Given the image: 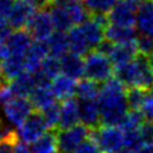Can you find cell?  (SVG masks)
I'll list each match as a JSON object with an SVG mask.
<instances>
[{
	"instance_id": "6da1fadb",
	"label": "cell",
	"mask_w": 153,
	"mask_h": 153,
	"mask_svg": "<svg viewBox=\"0 0 153 153\" xmlns=\"http://www.w3.org/2000/svg\"><path fill=\"white\" fill-rule=\"evenodd\" d=\"M126 87L116 78H110L101 85L97 98L101 123L106 126H119L129 112Z\"/></svg>"
},
{
	"instance_id": "7a4b0ae2",
	"label": "cell",
	"mask_w": 153,
	"mask_h": 153,
	"mask_svg": "<svg viewBox=\"0 0 153 153\" xmlns=\"http://www.w3.org/2000/svg\"><path fill=\"white\" fill-rule=\"evenodd\" d=\"M85 71L84 76L97 83H105L110 78H112L114 74V64L108 56L101 54L98 51H91L88 55H85L84 59Z\"/></svg>"
},
{
	"instance_id": "3957f363",
	"label": "cell",
	"mask_w": 153,
	"mask_h": 153,
	"mask_svg": "<svg viewBox=\"0 0 153 153\" xmlns=\"http://www.w3.org/2000/svg\"><path fill=\"white\" fill-rule=\"evenodd\" d=\"M92 139L102 153H119L125 149V135L119 126L101 125L92 131Z\"/></svg>"
},
{
	"instance_id": "277c9868",
	"label": "cell",
	"mask_w": 153,
	"mask_h": 153,
	"mask_svg": "<svg viewBox=\"0 0 153 153\" xmlns=\"http://www.w3.org/2000/svg\"><path fill=\"white\" fill-rule=\"evenodd\" d=\"M92 129L87 128L83 124L66 130H57V147L60 152L74 153L85 140L92 138Z\"/></svg>"
},
{
	"instance_id": "5b68a950",
	"label": "cell",
	"mask_w": 153,
	"mask_h": 153,
	"mask_svg": "<svg viewBox=\"0 0 153 153\" xmlns=\"http://www.w3.org/2000/svg\"><path fill=\"white\" fill-rule=\"evenodd\" d=\"M47 124L41 111H33L27 120L18 128V137L23 144H33L47 133Z\"/></svg>"
},
{
	"instance_id": "8992f818",
	"label": "cell",
	"mask_w": 153,
	"mask_h": 153,
	"mask_svg": "<svg viewBox=\"0 0 153 153\" xmlns=\"http://www.w3.org/2000/svg\"><path fill=\"white\" fill-rule=\"evenodd\" d=\"M33 105L27 97H14L12 101L3 106L4 116L14 126H21L27 120V117L35 111Z\"/></svg>"
},
{
	"instance_id": "52a82bcc",
	"label": "cell",
	"mask_w": 153,
	"mask_h": 153,
	"mask_svg": "<svg viewBox=\"0 0 153 153\" xmlns=\"http://www.w3.org/2000/svg\"><path fill=\"white\" fill-rule=\"evenodd\" d=\"M55 26L52 21L50 10L42 9L35 13L32 17L30 25L27 26V31L31 33V36L35 38V41H44L46 42L54 35Z\"/></svg>"
},
{
	"instance_id": "ba28073f",
	"label": "cell",
	"mask_w": 153,
	"mask_h": 153,
	"mask_svg": "<svg viewBox=\"0 0 153 153\" xmlns=\"http://www.w3.org/2000/svg\"><path fill=\"white\" fill-rule=\"evenodd\" d=\"M35 13H36L35 5H32V4L27 1L18 0V1H16V5H14L10 16L7 19L8 25L14 31L26 30L27 26L30 25L32 17L35 16Z\"/></svg>"
},
{
	"instance_id": "9c48e42d",
	"label": "cell",
	"mask_w": 153,
	"mask_h": 153,
	"mask_svg": "<svg viewBox=\"0 0 153 153\" xmlns=\"http://www.w3.org/2000/svg\"><path fill=\"white\" fill-rule=\"evenodd\" d=\"M50 51L47 42L35 41L26 55V71L35 74L41 69L44 61L49 57Z\"/></svg>"
},
{
	"instance_id": "30bf717a",
	"label": "cell",
	"mask_w": 153,
	"mask_h": 153,
	"mask_svg": "<svg viewBox=\"0 0 153 153\" xmlns=\"http://www.w3.org/2000/svg\"><path fill=\"white\" fill-rule=\"evenodd\" d=\"M80 121V111H79V102L74 98L66 100L61 103V114L57 130H66V129L74 128L79 125Z\"/></svg>"
},
{
	"instance_id": "8fae6325",
	"label": "cell",
	"mask_w": 153,
	"mask_h": 153,
	"mask_svg": "<svg viewBox=\"0 0 153 153\" xmlns=\"http://www.w3.org/2000/svg\"><path fill=\"white\" fill-rule=\"evenodd\" d=\"M31 33L26 30H19V31H13L10 35L8 36L7 42L10 50V55L16 56H26L28 50L31 49L33 44Z\"/></svg>"
},
{
	"instance_id": "7c38bea8",
	"label": "cell",
	"mask_w": 153,
	"mask_h": 153,
	"mask_svg": "<svg viewBox=\"0 0 153 153\" xmlns=\"http://www.w3.org/2000/svg\"><path fill=\"white\" fill-rule=\"evenodd\" d=\"M138 54H139V49H138L137 41L129 42V44H117L114 45V49L111 54L108 55V59L111 60V63L116 68V66L131 63Z\"/></svg>"
},
{
	"instance_id": "4fadbf2b",
	"label": "cell",
	"mask_w": 153,
	"mask_h": 153,
	"mask_svg": "<svg viewBox=\"0 0 153 153\" xmlns=\"http://www.w3.org/2000/svg\"><path fill=\"white\" fill-rule=\"evenodd\" d=\"M61 63V73L64 75L69 76L73 80H80L84 75L85 71V64L84 59L79 55H75L73 52H69L60 60Z\"/></svg>"
},
{
	"instance_id": "5bb4252c",
	"label": "cell",
	"mask_w": 153,
	"mask_h": 153,
	"mask_svg": "<svg viewBox=\"0 0 153 153\" xmlns=\"http://www.w3.org/2000/svg\"><path fill=\"white\" fill-rule=\"evenodd\" d=\"M79 111H80V121L87 128L94 130V129H97L102 125L100 106L96 100H92V101H80Z\"/></svg>"
},
{
	"instance_id": "9a60e30c",
	"label": "cell",
	"mask_w": 153,
	"mask_h": 153,
	"mask_svg": "<svg viewBox=\"0 0 153 153\" xmlns=\"http://www.w3.org/2000/svg\"><path fill=\"white\" fill-rule=\"evenodd\" d=\"M79 27H80V30H82L84 37L87 38L92 51H94L105 40H106V37H105V30H106V28H105L102 25H100V23L92 17H89L84 23L79 25Z\"/></svg>"
},
{
	"instance_id": "2e32d148",
	"label": "cell",
	"mask_w": 153,
	"mask_h": 153,
	"mask_svg": "<svg viewBox=\"0 0 153 153\" xmlns=\"http://www.w3.org/2000/svg\"><path fill=\"white\" fill-rule=\"evenodd\" d=\"M105 37L106 40L112 44H129V42H135L138 40V33L134 27H123L108 25L105 30Z\"/></svg>"
},
{
	"instance_id": "e0dca14e",
	"label": "cell",
	"mask_w": 153,
	"mask_h": 153,
	"mask_svg": "<svg viewBox=\"0 0 153 153\" xmlns=\"http://www.w3.org/2000/svg\"><path fill=\"white\" fill-rule=\"evenodd\" d=\"M51 89L52 93L55 94L56 100L66 101V100L73 98L74 94H76V82L70 79L69 76L60 74L52 80Z\"/></svg>"
},
{
	"instance_id": "ac0fdd59",
	"label": "cell",
	"mask_w": 153,
	"mask_h": 153,
	"mask_svg": "<svg viewBox=\"0 0 153 153\" xmlns=\"http://www.w3.org/2000/svg\"><path fill=\"white\" fill-rule=\"evenodd\" d=\"M137 28L143 36L153 37V1L146 0L137 13Z\"/></svg>"
},
{
	"instance_id": "d6986e66",
	"label": "cell",
	"mask_w": 153,
	"mask_h": 153,
	"mask_svg": "<svg viewBox=\"0 0 153 153\" xmlns=\"http://www.w3.org/2000/svg\"><path fill=\"white\" fill-rule=\"evenodd\" d=\"M10 88L16 97H30L33 89L37 87L35 74L25 71L21 75H18L16 79H13L10 83Z\"/></svg>"
},
{
	"instance_id": "ffe728a7",
	"label": "cell",
	"mask_w": 153,
	"mask_h": 153,
	"mask_svg": "<svg viewBox=\"0 0 153 153\" xmlns=\"http://www.w3.org/2000/svg\"><path fill=\"white\" fill-rule=\"evenodd\" d=\"M30 100L36 111H44L50 105L56 102V97L52 93L51 85H37L31 93Z\"/></svg>"
},
{
	"instance_id": "44dd1931",
	"label": "cell",
	"mask_w": 153,
	"mask_h": 153,
	"mask_svg": "<svg viewBox=\"0 0 153 153\" xmlns=\"http://www.w3.org/2000/svg\"><path fill=\"white\" fill-rule=\"evenodd\" d=\"M46 42H47V46H49L50 56H54L56 59L61 60L65 55L69 54L68 51L70 50V46H69L68 33L56 31Z\"/></svg>"
},
{
	"instance_id": "7402d4cb",
	"label": "cell",
	"mask_w": 153,
	"mask_h": 153,
	"mask_svg": "<svg viewBox=\"0 0 153 153\" xmlns=\"http://www.w3.org/2000/svg\"><path fill=\"white\" fill-rule=\"evenodd\" d=\"M26 71V56L10 55L3 61V76L7 83H10L18 75Z\"/></svg>"
},
{
	"instance_id": "603a6c76",
	"label": "cell",
	"mask_w": 153,
	"mask_h": 153,
	"mask_svg": "<svg viewBox=\"0 0 153 153\" xmlns=\"http://www.w3.org/2000/svg\"><path fill=\"white\" fill-rule=\"evenodd\" d=\"M68 37H69L70 52H73L75 55H79V56H83V55H88L89 50L92 51L87 38L84 37L79 26L71 28V30L68 32Z\"/></svg>"
},
{
	"instance_id": "cb8c5ba5",
	"label": "cell",
	"mask_w": 153,
	"mask_h": 153,
	"mask_svg": "<svg viewBox=\"0 0 153 153\" xmlns=\"http://www.w3.org/2000/svg\"><path fill=\"white\" fill-rule=\"evenodd\" d=\"M57 130L47 131L42 138L31 146V153H56L59 149L57 147Z\"/></svg>"
},
{
	"instance_id": "d4e9b609",
	"label": "cell",
	"mask_w": 153,
	"mask_h": 153,
	"mask_svg": "<svg viewBox=\"0 0 153 153\" xmlns=\"http://www.w3.org/2000/svg\"><path fill=\"white\" fill-rule=\"evenodd\" d=\"M101 91V85L91 79H80L76 83V96L80 101H92L97 100Z\"/></svg>"
},
{
	"instance_id": "484cf974",
	"label": "cell",
	"mask_w": 153,
	"mask_h": 153,
	"mask_svg": "<svg viewBox=\"0 0 153 153\" xmlns=\"http://www.w3.org/2000/svg\"><path fill=\"white\" fill-rule=\"evenodd\" d=\"M50 13H51L52 21H54L55 30L61 31V32H66V31H70L71 28H74V25L70 19V16L68 14V12L65 10L64 7L52 5L50 8Z\"/></svg>"
},
{
	"instance_id": "4316f807",
	"label": "cell",
	"mask_w": 153,
	"mask_h": 153,
	"mask_svg": "<svg viewBox=\"0 0 153 153\" xmlns=\"http://www.w3.org/2000/svg\"><path fill=\"white\" fill-rule=\"evenodd\" d=\"M146 117L142 114L140 110H129L126 116L124 117V120L119 125L124 133L126 131H134V130H140L143 125L146 124Z\"/></svg>"
},
{
	"instance_id": "83f0119b",
	"label": "cell",
	"mask_w": 153,
	"mask_h": 153,
	"mask_svg": "<svg viewBox=\"0 0 153 153\" xmlns=\"http://www.w3.org/2000/svg\"><path fill=\"white\" fill-rule=\"evenodd\" d=\"M88 14L91 16H97V14H106L115 8V5L120 0H82Z\"/></svg>"
},
{
	"instance_id": "f1b7e54d",
	"label": "cell",
	"mask_w": 153,
	"mask_h": 153,
	"mask_svg": "<svg viewBox=\"0 0 153 153\" xmlns=\"http://www.w3.org/2000/svg\"><path fill=\"white\" fill-rule=\"evenodd\" d=\"M41 112L44 115L45 121L50 130H57L60 121V114H61V105L59 102H54Z\"/></svg>"
},
{
	"instance_id": "f546056e",
	"label": "cell",
	"mask_w": 153,
	"mask_h": 153,
	"mask_svg": "<svg viewBox=\"0 0 153 153\" xmlns=\"http://www.w3.org/2000/svg\"><path fill=\"white\" fill-rule=\"evenodd\" d=\"M147 91L142 88H128L126 89V100L129 105V110H142V106L147 98Z\"/></svg>"
},
{
	"instance_id": "4dcf8cb0",
	"label": "cell",
	"mask_w": 153,
	"mask_h": 153,
	"mask_svg": "<svg viewBox=\"0 0 153 153\" xmlns=\"http://www.w3.org/2000/svg\"><path fill=\"white\" fill-rule=\"evenodd\" d=\"M19 144V137L16 131H12L8 137L0 140V153H14Z\"/></svg>"
},
{
	"instance_id": "1f68e13d",
	"label": "cell",
	"mask_w": 153,
	"mask_h": 153,
	"mask_svg": "<svg viewBox=\"0 0 153 153\" xmlns=\"http://www.w3.org/2000/svg\"><path fill=\"white\" fill-rule=\"evenodd\" d=\"M140 111H142L143 115H144L147 121L153 123V94L152 93H149L147 96V98H146L144 103H143Z\"/></svg>"
},
{
	"instance_id": "d6a6232c",
	"label": "cell",
	"mask_w": 153,
	"mask_h": 153,
	"mask_svg": "<svg viewBox=\"0 0 153 153\" xmlns=\"http://www.w3.org/2000/svg\"><path fill=\"white\" fill-rule=\"evenodd\" d=\"M74 153H102V151L100 149L97 143H96L92 138H89V139L85 140Z\"/></svg>"
},
{
	"instance_id": "836d02e7",
	"label": "cell",
	"mask_w": 153,
	"mask_h": 153,
	"mask_svg": "<svg viewBox=\"0 0 153 153\" xmlns=\"http://www.w3.org/2000/svg\"><path fill=\"white\" fill-rule=\"evenodd\" d=\"M14 97H16V94L13 93L9 83L0 85V105H1V106L7 105L9 101H12Z\"/></svg>"
},
{
	"instance_id": "e575fe53",
	"label": "cell",
	"mask_w": 153,
	"mask_h": 153,
	"mask_svg": "<svg viewBox=\"0 0 153 153\" xmlns=\"http://www.w3.org/2000/svg\"><path fill=\"white\" fill-rule=\"evenodd\" d=\"M14 5H16L14 0H0V17L4 19H8Z\"/></svg>"
},
{
	"instance_id": "d590c367",
	"label": "cell",
	"mask_w": 153,
	"mask_h": 153,
	"mask_svg": "<svg viewBox=\"0 0 153 153\" xmlns=\"http://www.w3.org/2000/svg\"><path fill=\"white\" fill-rule=\"evenodd\" d=\"M142 134L146 142H149L153 146V123L147 121L142 128Z\"/></svg>"
},
{
	"instance_id": "8d00e7d4",
	"label": "cell",
	"mask_w": 153,
	"mask_h": 153,
	"mask_svg": "<svg viewBox=\"0 0 153 153\" xmlns=\"http://www.w3.org/2000/svg\"><path fill=\"white\" fill-rule=\"evenodd\" d=\"M7 38H0V61L7 60L10 56V50H9Z\"/></svg>"
},
{
	"instance_id": "74e56055",
	"label": "cell",
	"mask_w": 153,
	"mask_h": 153,
	"mask_svg": "<svg viewBox=\"0 0 153 153\" xmlns=\"http://www.w3.org/2000/svg\"><path fill=\"white\" fill-rule=\"evenodd\" d=\"M10 33H12V31L8 25V21L0 17V38H7Z\"/></svg>"
},
{
	"instance_id": "f35d334b",
	"label": "cell",
	"mask_w": 153,
	"mask_h": 153,
	"mask_svg": "<svg viewBox=\"0 0 153 153\" xmlns=\"http://www.w3.org/2000/svg\"><path fill=\"white\" fill-rule=\"evenodd\" d=\"M135 153H153V146L149 142H144L143 144L135 151Z\"/></svg>"
},
{
	"instance_id": "ab89813d",
	"label": "cell",
	"mask_w": 153,
	"mask_h": 153,
	"mask_svg": "<svg viewBox=\"0 0 153 153\" xmlns=\"http://www.w3.org/2000/svg\"><path fill=\"white\" fill-rule=\"evenodd\" d=\"M12 131H13L12 129H9V128L5 125V124H4L1 120H0V140H3L5 137H8Z\"/></svg>"
},
{
	"instance_id": "60d3db41",
	"label": "cell",
	"mask_w": 153,
	"mask_h": 153,
	"mask_svg": "<svg viewBox=\"0 0 153 153\" xmlns=\"http://www.w3.org/2000/svg\"><path fill=\"white\" fill-rule=\"evenodd\" d=\"M14 153H31V149L26 144H23V143H19Z\"/></svg>"
},
{
	"instance_id": "b9f144b4",
	"label": "cell",
	"mask_w": 153,
	"mask_h": 153,
	"mask_svg": "<svg viewBox=\"0 0 153 153\" xmlns=\"http://www.w3.org/2000/svg\"><path fill=\"white\" fill-rule=\"evenodd\" d=\"M3 84H7V82L3 76V61H0V85Z\"/></svg>"
},
{
	"instance_id": "7bdbcfd3",
	"label": "cell",
	"mask_w": 153,
	"mask_h": 153,
	"mask_svg": "<svg viewBox=\"0 0 153 153\" xmlns=\"http://www.w3.org/2000/svg\"><path fill=\"white\" fill-rule=\"evenodd\" d=\"M119 153H135V152H133V151H129V149H123L121 152H119Z\"/></svg>"
},
{
	"instance_id": "ee69618b",
	"label": "cell",
	"mask_w": 153,
	"mask_h": 153,
	"mask_svg": "<svg viewBox=\"0 0 153 153\" xmlns=\"http://www.w3.org/2000/svg\"><path fill=\"white\" fill-rule=\"evenodd\" d=\"M149 92H151V93L153 94V85H152V88H151V91H149Z\"/></svg>"
},
{
	"instance_id": "f6af8a7d",
	"label": "cell",
	"mask_w": 153,
	"mask_h": 153,
	"mask_svg": "<svg viewBox=\"0 0 153 153\" xmlns=\"http://www.w3.org/2000/svg\"><path fill=\"white\" fill-rule=\"evenodd\" d=\"M60 153H64V152H60Z\"/></svg>"
},
{
	"instance_id": "bcb514c9",
	"label": "cell",
	"mask_w": 153,
	"mask_h": 153,
	"mask_svg": "<svg viewBox=\"0 0 153 153\" xmlns=\"http://www.w3.org/2000/svg\"><path fill=\"white\" fill-rule=\"evenodd\" d=\"M152 1H153V0H152Z\"/></svg>"
}]
</instances>
